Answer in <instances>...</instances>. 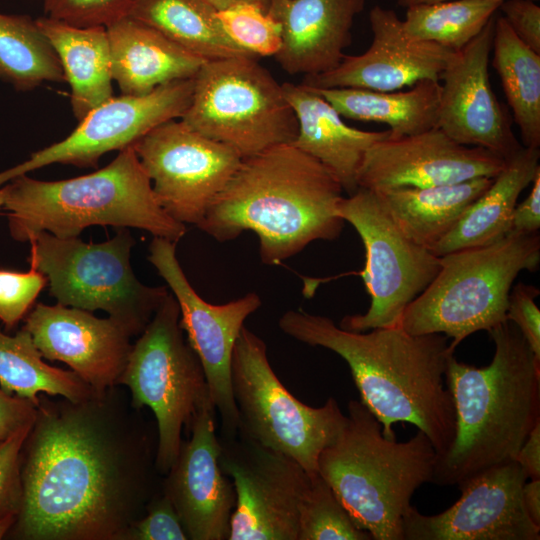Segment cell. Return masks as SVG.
I'll return each mask as SVG.
<instances>
[{
	"instance_id": "obj_33",
	"label": "cell",
	"mask_w": 540,
	"mask_h": 540,
	"mask_svg": "<svg viewBox=\"0 0 540 540\" xmlns=\"http://www.w3.org/2000/svg\"><path fill=\"white\" fill-rule=\"evenodd\" d=\"M0 81L18 92L65 81L53 47L29 15L0 12Z\"/></svg>"
},
{
	"instance_id": "obj_9",
	"label": "cell",
	"mask_w": 540,
	"mask_h": 540,
	"mask_svg": "<svg viewBox=\"0 0 540 540\" xmlns=\"http://www.w3.org/2000/svg\"><path fill=\"white\" fill-rule=\"evenodd\" d=\"M171 292L133 343L118 385L136 409L149 408L157 429L156 468L164 476L175 462L184 428L210 399L201 362L183 335Z\"/></svg>"
},
{
	"instance_id": "obj_15",
	"label": "cell",
	"mask_w": 540,
	"mask_h": 540,
	"mask_svg": "<svg viewBox=\"0 0 540 540\" xmlns=\"http://www.w3.org/2000/svg\"><path fill=\"white\" fill-rule=\"evenodd\" d=\"M219 441V464L236 494L229 540H297L310 475L292 458L253 441Z\"/></svg>"
},
{
	"instance_id": "obj_29",
	"label": "cell",
	"mask_w": 540,
	"mask_h": 540,
	"mask_svg": "<svg viewBox=\"0 0 540 540\" xmlns=\"http://www.w3.org/2000/svg\"><path fill=\"white\" fill-rule=\"evenodd\" d=\"M312 88L342 117L386 124L390 138L414 135L437 127L441 93L439 80L418 81L407 91Z\"/></svg>"
},
{
	"instance_id": "obj_47",
	"label": "cell",
	"mask_w": 540,
	"mask_h": 540,
	"mask_svg": "<svg viewBox=\"0 0 540 540\" xmlns=\"http://www.w3.org/2000/svg\"><path fill=\"white\" fill-rule=\"evenodd\" d=\"M204 1L207 2L209 5H211L213 8H215L217 11L226 9L228 7H231L237 4H242V3H252V4L262 7L263 9L267 11V8L269 5V0H204Z\"/></svg>"
},
{
	"instance_id": "obj_36",
	"label": "cell",
	"mask_w": 540,
	"mask_h": 540,
	"mask_svg": "<svg viewBox=\"0 0 540 540\" xmlns=\"http://www.w3.org/2000/svg\"><path fill=\"white\" fill-rule=\"evenodd\" d=\"M227 36L255 56H275L282 43L280 24L262 7L242 3L216 12Z\"/></svg>"
},
{
	"instance_id": "obj_46",
	"label": "cell",
	"mask_w": 540,
	"mask_h": 540,
	"mask_svg": "<svg viewBox=\"0 0 540 540\" xmlns=\"http://www.w3.org/2000/svg\"><path fill=\"white\" fill-rule=\"evenodd\" d=\"M522 501L529 519L540 527V479H531L524 483Z\"/></svg>"
},
{
	"instance_id": "obj_22",
	"label": "cell",
	"mask_w": 540,
	"mask_h": 540,
	"mask_svg": "<svg viewBox=\"0 0 540 540\" xmlns=\"http://www.w3.org/2000/svg\"><path fill=\"white\" fill-rule=\"evenodd\" d=\"M373 34L360 55H345L334 69L305 76L315 88H361L395 91L425 79L439 80L455 51L410 36L391 9L375 5L369 12Z\"/></svg>"
},
{
	"instance_id": "obj_6",
	"label": "cell",
	"mask_w": 540,
	"mask_h": 540,
	"mask_svg": "<svg viewBox=\"0 0 540 540\" xmlns=\"http://www.w3.org/2000/svg\"><path fill=\"white\" fill-rule=\"evenodd\" d=\"M436 460L425 433L404 442L386 438L373 413L350 400L344 426L319 455L318 473L372 540H403L412 496L432 483Z\"/></svg>"
},
{
	"instance_id": "obj_24",
	"label": "cell",
	"mask_w": 540,
	"mask_h": 540,
	"mask_svg": "<svg viewBox=\"0 0 540 540\" xmlns=\"http://www.w3.org/2000/svg\"><path fill=\"white\" fill-rule=\"evenodd\" d=\"M285 99L297 120L290 143L323 164L348 195L355 193L358 171L367 150L390 137V131H364L348 126L335 108L312 87L282 84Z\"/></svg>"
},
{
	"instance_id": "obj_43",
	"label": "cell",
	"mask_w": 540,
	"mask_h": 540,
	"mask_svg": "<svg viewBox=\"0 0 540 540\" xmlns=\"http://www.w3.org/2000/svg\"><path fill=\"white\" fill-rule=\"evenodd\" d=\"M36 414L37 405L20 396L10 395L0 387V441L31 426Z\"/></svg>"
},
{
	"instance_id": "obj_45",
	"label": "cell",
	"mask_w": 540,
	"mask_h": 540,
	"mask_svg": "<svg viewBox=\"0 0 540 540\" xmlns=\"http://www.w3.org/2000/svg\"><path fill=\"white\" fill-rule=\"evenodd\" d=\"M529 479H540V421L532 428L515 460Z\"/></svg>"
},
{
	"instance_id": "obj_10",
	"label": "cell",
	"mask_w": 540,
	"mask_h": 540,
	"mask_svg": "<svg viewBox=\"0 0 540 540\" xmlns=\"http://www.w3.org/2000/svg\"><path fill=\"white\" fill-rule=\"evenodd\" d=\"M231 381L237 436L292 458L310 476L317 474L320 453L346 422L337 400L330 397L312 407L292 395L273 371L265 342L245 326L233 350Z\"/></svg>"
},
{
	"instance_id": "obj_27",
	"label": "cell",
	"mask_w": 540,
	"mask_h": 540,
	"mask_svg": "<svg viewBox=\"0 0 540 540\" xmlns=\"http://www.w3.org/2000/svg\"><path fill=\"white\" fill-rule=\"evenodd\" d=\"M36 21L59 59L71 89L72 112L80 122L114 97L106 27H77L48 16Z\"/></svg>"
},
{
	"instance_id": "obj_20",
	"label": "cell",
	"mask_w": 540,
	"mask_h": 540,
	"mask_svg": "<svg viewBox=\"0 0 540 540\" xmlns=\"http://www.w3.org/2000/svg\"><path fill=\"white\" fill-rule=\"evenodd\" d=\"M504 165L503 158L481 147L459 144L435 127L374 143L363 158L357 184L373 192L438 186L494 178Z\"/></svg>"
},
{
	"instance_id": "obj_41",
	"label": "cell",
	"mask_w": 540,
	"mask_h": 540,
	"mask_svg": "<svg viewBox=\"0 0 540 540\" xmlns=\"http://www.w3.org/2000/svg\"><path fill=\"white\" fill-rule=\"evenodd\" d=\"M539 289L523 282L512 287L506 318L521 332L535 356L540 359V310L535 302Z\"/></svg>"
},
{
	"instance_id": "obj_4",
	"label": "cell",
	"mask_w": 540,
	"mask_h": 540,
	"mask_svg": "<svg viewBox=\"0 0 540 540\" xmlns=\"http://www.w3.org/2000/svg\"><path fill=\"white\" fill-rule=\"evenodd\" d=\"M490 364L447 360L445 381L455 410V436L437 457L432 483L459 485L492 467L514 461L540 421V359L510 321L487 331Z\"/></svg>"
},
{
	"instance_id": "obj_48",
	"label": "cell",
	"mask_w": 540,
	"mask_h": 540,
	"mask_svg": "<svg viewBox=\"0 0 540 540\" xmlns=\"http://www.w3.org/2000/svg\"><path fill=\"white\" fill-rule=\"evenodd\" d=\"M16 516L15 514H9L0 518V540L6 538L16 521Z\"/></svg>"
},
{
	"instance_id": "obj_12",
	"label": "cell",
	"mask_w": 540,
	"mask_h": 540,
	"mask_svg": "<svg viewBox=\"0 0 540 540\" xmlns=\"http://www.w3.org/2000/svg\"><path fill=\"white\" fill-rule=\"evenodd\" d=\"M337 212L363 242L361 276L371 298L365 313L345 316L339 326L364 332L398 325L407 306L436 276L440 257L409 240L373 191L359 188L342 197Z\"/></svg>"
},
{
	"instance_id": "obj_13",
	"label": "cell",
	"mask_w": 540,
	"mask_h": 540,
	"mask_svg": "<svg viewBox=\"0 0 540 540\" xmlns=\"http://www.w3.org/2000/svg\"><path fill=\"white\" fill-rule=\"evenodd\" d=\"M161 208L196 227L239 168L243 158L181 120H169L133 145Z\"/></svg>"
},
{
	"instance_id": "obj_26",
	"label": "cell",
	"mask_w": 540,
	"mask_h": 540,
	"mask_svg": "<svg viewBox=\"0 0 540 540\" xmlns=\"http://www.w3.org/2000/svg\"><path fill=\"white\" fill-rule=\"evenodd\" d=\"M538 148L522 147L505 160L489 187L464 212L455 227L432 249L440 257L448 253L489 245L506 236L522 191L540 170Z\"/></svg>"
},
{
	"instance_id": "obj_39",
	"label": "cell",
	"mask_w": 540,
	"mask_h": 540,
	"mask_svg": "<svg viewBox=\"0 0 540 540\" xmlns=\"http://www.w3.org/2000/svg\"><path fill=\"white\" fill-rule=\"evenodd\" d=\"M121 540H188L179 516L160 490L148 503L142 517L122 534Z\"/></svg>"
},
{
	"instance_id": "obj_37",
	"label": "cell",
	"mask_w": 540,
	"mask_h": 540,
	"mask_svg": "<svg viewBox=\"0 0 540 540\" xmlns=\"http://www.w3.org/2000/svg\"><path fill=\"white\" fill-rule=\"evenodd\" d=\"M45 286L47 278L33 266L26 272L0 269V321L6 331L26 317Z\"/></svg>"
},
{
	"instance_id": "obj_49",
	"label": "cell",
	"mask_w": 540,
	"mask_h": 540,
	"mask_svg": "<svg viewBox=\"0 0 540 540\" xmlns=\"http://www.w3.org/2000/svg\"><path fill=\"white\" fill-rule=\"evenodd\" d=\"M442 1H448V0H397V4L401 7L407 8L412 5L436 3V2H442Z\"/></svg>"
},
{
	"instance_id": "obj_38",
	"label": "cell",
	"mask_w": 540,
	"mask_h": 540,
	"mask_svg": "<svg viewBox=\"0 0 540 540\" xmlns=\"http://www.w3.org/2000/svg\"><path fill=\"white\" fill-rule=\"evenodd\" d=\"M138 0H43L46 16L77 27H107L130 15Z\"/></svg>"
},
{
	"instance_id": "obj_31",
	"label": "cell",
	"mask_w": 540,
	"mask_h": 540,
	"mask_svg": "<svg viewBox=\"0 0 540 540\" xmlns=\"http://www.w3.org/2000/svg\"><path fill=\"white\" fill-rule=\"evenodd\" d=\"M492 65L501 81L522 146L540 147V54L525 45L503 16H497Z\"/></svg>"
},
{
	"instance_id": "obj_28",
	"label": "cell",
	"mask_w": 540,
	"mask_h": 540,
	"mask_svg": "<svg viewBox=\"0 0 540 540\" xmlns=\"http://www.w3.org/2000/svg\"><path fill=\"white\" fill-rule=\"evenodd\" d=\"M492 180L479 177L453 184L402 187L375 193L400 231L431 251Z\"/></svg>"
},
{
	"instance_id": "obj_21",
	"label": "cell",
	"mask_w": 540,
	"mask_h": 540,
	"mask_svg": "<svg viewBox=\"0 0 540 540\" xmlns=\"http://www.w3.org/2000/svg\"><path fill=\"white\" fill-rule=\"evenodd\" d=\"M22 328L44 359L65 363L95 392L118 385L133 345L112 318L60 303L35 304Z\"/></svg>"
},
{
	"instance_id": "obj_25",
	"label": "cell",
	"mask_w": 540,
	"mask_h": 540,
	"mask_svg": "<svg viewBox=\"0 0 540 540\" xmlns=\"http://www.w3.org/2000/svg\"><path fill=\"white\" fill-rule=\"evenodd\" d=\"M106 31L112 78L122 95L143 96L163 84L192 79L206 62L131 16Z\"/></svg>"
},
{
	"instance_id": "obj_3",
	"label": "cell",
	"mask_w": 540,
	"mask_h": 540,
	"mask_svg": "<svg viewBox=\"0 0 540 540\" xmlns=\"http://www.w3.org/2000/svg\"><path fill=\"white\" fill-rule=\"evenodd\" d=\"M343 192L318 160L281 144L243 158L197 228L220 242L253 231L261 261L278 265L313 241L340 236Z\"/></svg>"
},
{
	"instance_id": "obj_11",
	"label": "cell",
	"mask_w": 540,
	"mask_h": 540,
	"mask_svg": "<svg viewBox=\"0 0 540 540\" xmlns=\"http://www.w3.org/2000/svg\"><path fill=\"white\" fill-rule=\"evenodd\" d=\"M180 120L242 158L290 144L298 128L282 84L256 57L246 56L206 61Z\"/></svg>"
},
{
	"instance_id": "obj_19",
	"label": "cell",
	"mask_w": 540,
	"mask_h": 540,
	"mask_svg": "<svg viewBox=\"0 0 540 540\" xmlns=\"http://www.w3.org/2000/svg\"><path fill=\"white\" fill-rule=\"evenodd\" d=\"M495 18L454 52L442 72L437 127L459 144L484 148L506 160L523 146L490 83L488 64Z\"/></svg>"
},
{
	"instance_id": "obj_50",
	"label": "cell",
	"mask_w": 540,
	"mask_h": 540,
	"mask_svg": "<svg viewBox=\"0 0 540 540\" xmlns=\"http://www.w3.org/2000/svg\"><path fill=\"white\" fill-rule=\"evenodd\" d=\"M3 201H4V190H3V187H0V209L3 206Z\"/></svg>"
},
{
	"instance_id": "obj_34",
	"label": "cell",
	"mask_w": 540,
	"mask_h": 540,
	"mask_svg": "<svg viewBox=\"0 0 540 540\" xmlns=\"http://www.w3.org/2000/svg\"><path fill=\"white\" fill-rule=\"evenodd\" d=\"M504 0H448L407 7L403 26L420 40L459 51L472 41Z\"/></svg>"
},
{
	"instance_id": "obj_14",
	"label": "cell",
	"mask_w": 540,
	"mask_h": 540,
	"mask_svg": "<svg viewBox=\"0 0 540 540\" xmlns=\"http://www.w3.org/2000/svg\"><path fill=\"white\" fill-rule=\"evenodd\" d=\"M176 245L153 237L148 260L178 302L180 327L201 362L211 402L220 417L219 437L234 438L238 434V413L231 381L232 354L245 320L262 301L254 292L220 305L205 301L187 279L176 256Z\"/></svg>"
},
{
	"instance_id": "obj_16",
	"label": "cell",
	"mask_w": 540,
	"mask_h": 540,
	"mask_svg": "<svg viewBox=\"0 0 540 540\" xmlns=\"http://www.w3.org/2000/svg\"><path fill=\"white\" fill-rule=\"evenodd\" d=\"M193 87L194 78L163 84L143 96L112 97L78 122L66 138L1 172L0 187L51 164L96 167L104 154L132 146L157 126L181 118L190 104Z\"/></svg>"
},
{
	"instance_id": "obj_23",
	"label": "cell",
	"mask_w": 540,
	"mask_h": 540,
	"mask_svg": "<svg viewBox=\"0 0 540 540\" xmlns=\"http://www.w3.org/2000/svg\"><path fill=\"white\" fill-rule=\"evenodd\" d=\"M364 5L365 0H269L267 12L281 27L276 61L284 71L305 76L336 68Z\"/></svg>"
},
{
	"instance_id": "obj_30",
	"label": "cell",
	"mask_w": 540,
	"mask_h": 540,
	"mask_svg": "<svg viewBox=\"0 0 540 540\" xmlns=\"http://www.w3.org/2000/svg\"><path fill=\"white\" fill-rule=\"evenodd\" d=\"M216 12L204 0H138L129 16L206 61L257 58L227 36Z\"/></svg>"
},
{
	"instance_id": "obj_7",
	"label": "cell",
	"mask_w": 540,
	"mask_h": 540,
	"mask_svg": "<svg viewBox=\"0 0 540 540\" xmlns=\"http://www.w3.org/2000/svg\"><path fill=\"white\" fill-rule=\"evenodd\" d=\"M540 264L539 232H509L489 245L440 256V269L405 309L399 326L412 335L443 334L450 349L469 335L507 321L513 282Z\"/></svg>"
},
{
	"instance_id": "obj_5",
	"label": "cell",
	"mask_w": 540,
	"mask_h": 540,
	"mask_svg": "<svg viewBox=\"0 0 540 540\" xmlns=\"http://www.w3.org/2000/svg\"><path fill=\"white\" fill-rule=\"evenodd\" d=\"M2 187L10 234L21 242L42 231L79 237L94 225L141 229L175 243L187 231L159 205L133 145L87 175L44 181L24 174Z\"/></svg>"
},
{
	"instance_id": "obj_44",
	"label": "cell",
	"mask_w": 540,
	"mask_h": 540,
	"mask_svg": "<svg viewBox=\"0 0 540 540\" xmlns=\"http://www.w3.org/2000/svg\"><path fill=\"white\" fill-rule=\"evenodd\" d=\"M540 228V170L532 180L529 195L520 203L516 204L510 232L520 234H532L539 232Z\"/></svg>"
},
{
	"instance_id": "obj_8",
	"label": "cell",
	"mask_w": 540,
	"mask_h": 540,
	"mask_svg": "<svg viewBox=\"0 0 540 540\" xmlns=\"http://www.w3.org/2000/svg\"><path fill=\"white\" fill-rule=\"evenodd\" d=\"M28 242L30 266L45 275L57 303L102 310L131 337L140 335L170 292L167 287L146 285L135 275L130 262L135 239L128 228L100 243L46 231Z\"/></svg>"
},
{
	"instance_id": "obj_42",
	"label": "cell",
	"mask_w": 540,
	"mask_h": 540,
	"mask_svg": "<svg viewBox=\"0 0 540 540\" xmlns=\"http://www.w3.org/2000/svg\"><path fill=\"white\" fill-rule=\"evenodd\" d=\"M517 37L540 54V7L533 0H504L499 7Z\"/></svg>"
},
{
	"instance_id": "obj_32",
	"label": "cell",
	"mask_w": 540,
	"mask_h": 540,
	"mask_svg": "<svg viewBox=\"0 0 540 540\" xmlns=\"http://www.w3.org/2000/svg\"><path fill=\"white\" fill-rule=\"evenodd\" d=\"M0 387L35 405H38L41 393L72 401L85 400L96 393L72 370L45 362L31 335L23 328L15 335L0 328Z\"/></svg>"
},
{
	"instance_id": "obj_18",
	"label": "cell",
	"mask_w": 540,
	"mask_h": 540,
	"mask_svg": "<svg viewBox=\"0 0 540 540\" xmlns=\"http://www.w3.org/2000/svg\"><path fill=\"white\" fill-rule=\"evenodd\" d=\"M216 409L208 400L194 415L190 437L162 476L161 491L173 504L188 540H229L236 494L219 464Z\"/></svg>"
},
{
	"instance_id": "obj_40",
	"label": "cell",
	"mask_w": 540,
	"mask_h": 540,
	"mask_svg": "<svg viewBox=\"0 0 540 540\" xmlns=\"http://www.w3.org/2000/svg\"><path fill=\"white\" fill-rule=\"evenodd\" d=\"M31 426L0 441V518L19 512L23 493L20 452Z\"/></svg>"
},
{
	"instance_id": "obj_2",
	"label": "cell",
	"mask_w": 540,
	"mask_h": 540,
	"mask_svg": "<svg viewBox=\"0 0 540 540\" xmlns=\"http://www.w3.org/2000/svg\"><path fill=\"white\" fill-rule=\"evenodd\" d=\"M288 336L326 348L348 364L361 402L373 413L386 438L406 422L427 435L437 457L455 436L453 399L445 381L448 337L412 335L399 325L364 332L346 330L333 320L305 311H286L278 321Z\"/></svg>"
},
{
	"instance_id": "obj_17",
	"label": "cell",
	"mask_w": 540,
	"mask_h": 540,
	"mask_svg": "<svg viewBox=\"0 0 540 540\" xmlns=\"http://www.w3.org/2000/svg\"><path fill=\"white\" fill-rule=\"evenodd\" d=\"M527 479L510 461L460 483L459 499L439 514L424 515L411 506L403 518V540H539L540 527L522 501Z\"/></svg>"
},
{
	"instance_id": "obj_51",
	"label": "cell",
	"mask_w": 540,
	"mask_h": 540,
	"mask_svg": "<svg viewBox=\"0 0 540 540\" xmlns=\"http://www.w3.org/2000/svg\"><path fill=\"white\" fill-rule=\"evenodd\" d=\"M533 1H536V0H533Z\"/></svg>"
},
{
	"instance_id": "obj_1",
	"label": "cell",
	"mask_w": 540,
	"mask_h": 540,
	"mask_svg": "<svg viewBox=\"0 0 540 540\" xmlns=\"http://www.w3.org/2000/svg\"><path fill=\"white\" fill-rule=\"evenodd\" d=\"M122 385L81 401L39 394L20 452L22 502L6 538L121 540L161 490L157 429Z\"/></svg>"
},
{
	"instance_id": "obj_35",
	"label": "cell",
	"mask_w": 540,
	"mask_h": 540,
	"mask_svg": "<svg viewBox=\"0 0 540 540\" xmlns=\"http://www.w3.org/2000/svg\"><path fill=\"white\" fill-rule=\"evenodd\" d=\"M297 540H372L360 529L319 473L310 483L299 506Z\"/></svg>"
}]
</instances>
